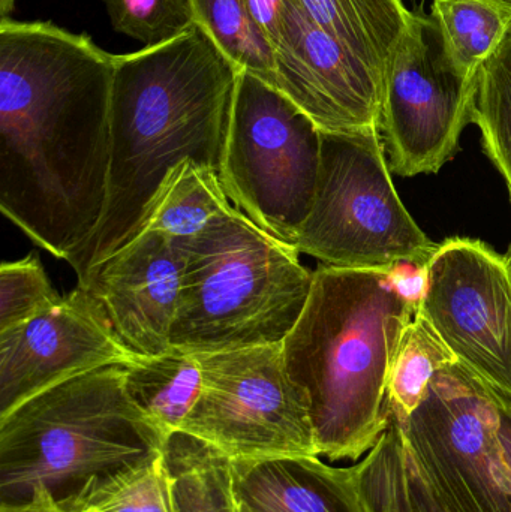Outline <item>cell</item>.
Wrapping results in <instances>:
<instances>
[{"instance_id": "obj_1", "label": "cell", "mask_w": 511, "mask_h": 512, "mask_svg": "<svg viewBox=\"0 0 511 512\" xmlns=\"http://www.w3.org/2000/svg\"><path fill=\"white\" fill-rule=\"evenodd\" d=\"M114 59L87 33L0 20V210L65 261L107 204Z\"/></svg>"}, {"instance_id": "obj_2", "label": "cell", "mask_w": 511, "mask_h": 512, "mask_svg": "<svg viewBox=\"0 0 511 512\" xmlns=\"http://www.w3.org/2000/svg\"><path fill=\"white\" fill-rule=\"evenodd\" d=\"M107 204L98 230L69 264L78 285L131 242L165 177L185 159L221 177L236 66L191 32L114 59Z\"/></svg>"}, {"instance_id": "obj_3", "label": "cell", "mask_w": 511, "mask_h": 512, "mask_svg": "<svg viewBox=\"0 0 511 512\" xmlns=\"http://www.w3.org/2000/svg\"><path fill=\"white\" fill-rule=\"evenodd\" d=\"M398 268L321 265L282 342L288 376L308 400L318 454L333 462L366 456L389 429L390 370L420 295Z\"/></svg>"}, {"instance_id": "obj_4", "label": "cell", "mask_w": 511, "mask_h": 512, "mask_svg": "<svg viewBox=\"0 0 511 512\" xmlns=\"http://www.w3.org/2000/svg\"><path fill=\"white\" fill-rule=\"evenodd\" d=\"M165 436L129 399L123 364L54 385L0 417V505L86 487L162 453Z\"/></svg>"}, {"instance_id": "obj_5", "label": "cell", "mask_w": 511, "mask_h": 512, "mask_svg": "<svg viewBox=\"0 0 511 512\" xmlns=\"http://www.w3.org/2000/svg\"><path fill=\"white\" fill-rule=\"evenodd\" d=\"M185 271L171 349L204 355L282 345L311 294L314 273L234 207L183 242Z\"/></svg>"}, {"instance_id": "obj_6", "label": "cell", "mask_w": 511, "mask_h": 512, "mask_svg": "<svg viewBox=\"0 0 511 512\" xmlns=\"http://www.w3.org/2000/svg\"><path fill=\"white\" fill-rule=\"evenodd\" d=\"M437 248L393 186L378 126L321 131L317 192L297 251L327 267L422 270Z\"/></svg>"}, {"instance_id": "obj_7", "label": "cell", "mask_w": 511, "mask_h": 512, "mask_svg": "<svg viewBox=\"0 0 511 512\" xmlns=\"http://www.w3.org/2000/svg\"><path fill=\"white\" fill-rule=\"evenodd\" d=\"M320 167L318 126L276 87L240 71L221 171L233 206L296 248L314 206Z\"/></svg>"}, {"instance_id": "obj_8", "label": "cell", "mask_w": 511, "mask_h": 512, "mask_svg": "<svg viewBox=\"0 0 511 512\" xmlns=\"http://www.w3.org/2000/svg\"><path fill=\"white\" fill-rule=\"evenodd\" d=\"M396 424L450 512H511L500 414L489 388L467 367L453 363L441 369L419 408Z\"/></svg>"}, {"instance_id": "obj_9", "label": "cell", "mask_w": 511, "mask_h": 512, "mask_svg": "<svg viewBox=\"0 0 511 512\" xmlns=\"http://www.w3.org/2000/svg\"><path fill=\"white\" fill-rule=\"evenodd\" d=\"M198 358L203 390L180 432L231 460L320 456L308 400L288 376L282 345Z\"/></svg>"}, {"instance_id": "obj_10", "label": "cell", "mask_w": 511, "mask_h": 512, "mask_svg": "<svg viewBox=\"0 0 511 512\" xmlns=\"http://www.w3.org/2000/svg\"><path fill=\"white\" fill-rule=\"evenodd\" d=\"M476 83L450 59L432 15L413 12L383 78L378 129L392 173H438L455 156Z\"/></svg>"}, {"instance_id": "obj_11", "label": "cell", "mask_w": 511, "mask_h": 512, "mask_svg": "<svg viewBox=\"0 0 511 512\" xmlns=\"http://www.w3.org/2000/svg\"><path fill=\"white\" fill-rule=\"evenodd\" d=\"M417 312L458 363L511 397V268L480 240L438 245L420 276Z\"/></svg>"}, {"instance_id": "obj_12", "label": "cell", "mask_w": 511, "mask_h": 512, "mask_svg": "<svg viewBox=\"0 0 511 512\" xmlns=\"http://www.w3.org/2000/svg\"><path fill=\"white\" fill-rule=\"evenodd\" d=\"M134 358L77 285L47 312L0 331V417L54 385Z\"/></svg>"}, {"instance_id": "obj_13", "label": "cell", "mask_w": 511, "mask_h": 512, "mask_svg": "<svg viewBox=\"0 0 511 512\" xmlns=\"http://www.w3.org/2000/svg\"><path fill=\"white\" fill-rule=\"evenodd\" d=\"M273 87L323 132L378 126L383 81L294 0L273 44Z\"/></svg>"}, {"instance_id": "obj_14", "label": "cell", "mask_w": 511, "mask_h": 512, "mask_svg": "<svg viewBox=\"0 0 511 512\" xmlns=\"http://www.w3.org/2000/svg\"><path fill=\"white\" fill-rule=\"evenodd\" d=\"M183 242L143 230L81 283L134 357L171 351L185 271Z\"/></svg>"}, {"instance_id": "obj_15", "label": "cell", "mask_w": 511, "mask_h": 512, "mask_svg": "<svg viewBox=\"0 0 511 512\" xmlns=\"http://www.w3.org/2000/svg\"><path fill=\"white\" fill-rule=\"evenodd\" d=\"M234 492L248 512H366L360 465L335 468L320 456L233 460Z\"/></svg>"}, {"instance_id": "obj_16", "label": "cell", "mask_w": 511, "mask_h": 512, "mask_svg": "<svg viewBox=\"0 0 511 512\" xmlns=\"http://www.w3.org/2000/svg\"><path fill=\"white\" fill-rule=\"evenodd\" d=\"M129 399L168 438L180 432L203 390L198 355L171 349L159 357H137L123 364Z\"/></svg>"}, {"instance_id": "obj_17", "label": "cell", "mask_w": 511, "mask_h": 512, "mask_svg": "<svg viewBox=\"0 0 511 512\" xmlns=\"http://www.w3.org/2000/svg\"><path fill=\"white\" fill-rule=\"evenodd\" d=\"M303 11L344 42L383 81L411 14L402 0H299Z\"/></svg>"}, {"instance_id": "obj_18", "label": "cell", "mask_w": 511, "mask_h": 512, "mask_svg": "<svg viewBox=\"0 0 511 512\" xmlns=\"http://www.w3.org/2000/svg\"><path fill=\"white\" fill-rule=\"evenodd\" d=\"M171 512H240L233 460L209 442L176 432L162 447Z\"/></svg>"}, {"instance_id": "obj_19", "label": "cell", "mask_w": 511, "mask_h": 512, "mask_svg": "<svg viewBox=\"0 0 511 512\" xmlns=\"http://www.w3.org/2000/svg\"><path fill=\"white\" fill-rule=\"evenodd\" d=\"M233 209L219 174L185 159L165 177L140 231H158L188 242Z\"/></svg>"}, {"instance_id": "obj_20", "label": "cell", "mask_w": 511, "mask_h": 512, "mask_svg": "<svg viewBox=\"0 0 511 512\" xmlns=\"http://www.w3.org/2000/svg\"><path fill=\"white\" fill-rule=\"evenodd\" d=\"M360 465V487L366 501L389 512H450L434 492L390 420L389 429Z\"/></svg>"}, {"instance_id": "obj_21", "label": "cell", "mask_w": 511, "mask_h": 512, "mask_svg": "<svg viewBox=\"0 0 511 512\" xmlns=\"http://www.w3.org/2000/svg\"><path fill=\"white\" fill-rule=\"evenodd\" d=\"M431 15L450 59L468 77H476L511 27V3L504 0H434Z\"/></svg>"}, {"instance_id": "obj_22", "label": "cell", "mask_w": 511, "mask_h": 512, "mask_svg": "<svg viewBox=\"0 0 511 512\" xmlns=\"http://www.w3.org/2000/svg\"><path fill=\"white\" fill-rule=\"evenodd\" d=\"M458 363L437 331L416 312L405 328L387 385L390 420L404 423L422 403L432 378L449 364Z\"/></svg>"}, {"instance_id": "obj_23", "label": "cell", "mask_w": 511, "mask_h": 512, "mask_svg": "<svg viewBox=\"0 0 511 512\" xmlns=\"http://www.w3.org/2000/svg\"><path fill=\"white\" fill-rule=\"evenodd\" d=\"M197 26L236 66L273 86L272 45L249 14L245 0H189Z\"/></svg>"}, {"instance_id": "obj_24", "label": "cell", "mask_w": 511, "mask_h": 512, "mask_svg": "<svg viewBox=\"0 0 511 512\" xmlns=\"http://www.w3.org/2000/svg\"><path fill=\"white\" fill-rule=\"evenodd\" d=\"M483 147L503 174L511 198V27L477 72L473 120Z\"/></svg>"}, {"instance_id": "obj_25", "label": "cell", "mask_w": 511, "mask_h": 512, "mask_svg": "<svg viewBox=\"0 0 511 512\" xmlns=\"http://www.w3.org/2000/svg\"><path fill=\"white\" fill-rule=\"evenodd\" d=\"M66 512H171L162 453L86 487Z\"/></svg>"}, {"instance_id": "obj_26", "label": "cell", "mask_w": 511, "mask_h": 512, "mask_svg": "<svg viewBox=\"0 0 511 512\" xmlns=\"http://www.w3.org/2000/svg\"><path fill=\"white\" fill-rule=\"evenodd\" d=\"M120 35L156 47L197 27L189 0H102Z\"/></svg>"}, {"instance_id": "obj_27", "label": "cell", "mask_w": 511, "mask_h": 512, "mask_svg": "<svg viewBox=\"0 0 511 512\" xmlns=\"http://www.w3.org/2000/svg\"><path fill=\"white\" fill-rule=\"evenodd\" d=\"M38 256L30 254L0 265V331L47 312L62 301Z\"/></svg>"}, {"instance_id": "obj_28", "label": "cell", "mask_w": 511, "mask_h": 512, "mask_svg": "<svg viewBox=\"0 0 511 512\" xmlns=\"http://www.w3.org/2000/svg\"><path fill=\"white\" fill-rule=\"evenodd\" d=\"M245 2L258 29L273 47L281 35L285 17L294 0H245Z\"/></svg>"}, {"instance_id": "obj_29", "label": "cell", "mask_w": 511, "mask_h": 512, "mask_svg": "<svg viewBox=\"0 0 511 512\" xmlns=\"http://www.w3.org/2000/svg\"><path fill=\"white\" fill-rule=\"evenodd\" d=\"M489 391H491L492 397H494L498 414H500L501 442H503L504 453H506L507 463H509L511 469V397L495 393L491 388H489Z\"/></svg>"}, {"instance_id": "obj_30", "label": "cell", "mask_w": 511, "mask_h": 512, "mask_svg": "<svg viewBox=\"0 0 511 512\" xmlns=\"http://www.w3.org/2000/svg\"><path fill=\"white\" fill-rule=\"evenodd\" d=\"M0 512H66L60 508V505L51 498L48 493L39 492L33 496L29 502L21 505H12V507H3L0 505Z\"/></svg>"}, {"instance_id": "obj_31", "label": "cell", "mask_w": 511, "mask_h": 512, "mask_svg": "<svg viewBox=\"0 0 511 512\" xmlns=\"http://www.w3.org/2000/svg\"><path fill=\"white\" fill-rule=\"evenodd\" d=\"M15 0H0V20L9 18L14 11Z\"/></svg>"}, {"instance_id": "obj_32", "label": "cell", "mask_w": 511, "mask_h": 512, "mask_svg": "<svg viewBox=\"0 0 511 512\" xmlns=\"http://www.w3.org/2000/svg\"><path fill=\"white\" fill-rule=\"evenodd\" d=\"M363 501H365L366 512H389V511L383 510V508L377 507V505L371 504V502L366 501L365 498H363Z\"/></svg>"}, {"instance_id": "obj_33", "label": "cell", "mask_w": 511, "mask_h": 512, "mask_svg": "<svg viewBox=\"0 0 511 512\" xmlns=\"http://www.w3.org/2000/svg\"><path fill=\"white\" fill-rule=\"evenodd\" d=\"M507 262H509L510 268H511V249L509 251V254L506 255Z\"/></svg>"}, {"instance_id": "obj_34", "label": "cell", "mask_w": 511, "mask_h": 512, "mask_svg": "<svg viewBox=\"0 0 511 512\" xmlns=\"http://www.w3.org/2000/svg\"><path fill=\"white\" fill-rule=\"evenodd\" d=\"M239 510H240V512H248V511L242 510V508H240V507H239Z\"/></svg>"}, {"instance_id": "obj_35", "label": "cell", "mask_w": 511, "mask_h": 512, "mask_svg": "<svg viewBox=\"0 0 511 512\" xmlns=\"http://www.w3.org/2000/svg\"><path fill=\"white\" fill-rule=\"evenodd\" d=\"M504 2L511 3V0H504Z\"/></svg>"}]
</instances>
